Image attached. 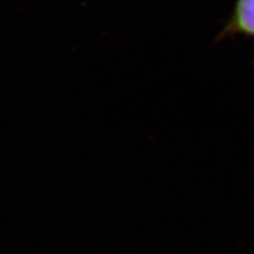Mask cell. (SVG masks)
I'll list each match as a JSON object with an SVG mask.
<instances>
[{
	"mask_svg": "<svg viewBox=\"0 0 254 254\" xmlns=\"http://www.w3.org/2000/svg\"><path fill=\"white\" fill-rule=\"evenodd\" d=\"M234 35L254 38V0H235L231 15L219 32L217 41Z\"/></svg>",
	"mask_w": 254,
	"mask_h": 254,
	"instance_id": "obj_1",
	"label": "cell"
}]
</instances>
